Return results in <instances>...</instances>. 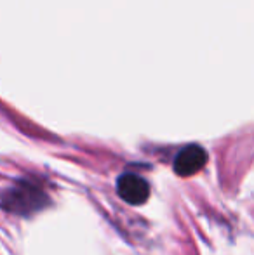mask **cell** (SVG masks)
Returning a JSON list of instances; mask_svg holds the SVG:
<instances>
[{
  "label": "cell",
  "instance_id": "cell-1",
  "mask_svg": "<svg viewBox=\"0 0 254 255\" xmlns=\"http://www.w3.org/2000/svg\"><path fill=\"white\" fill-rule=\"evenodd\" d=\"M47 205V191L33 179H17L0 193V208L17 217H31Z\"/></svg>",
  "mask_w": 254,
  "mask_h": 255
},
{
  "label": "cell",
  "instance_id": "cell-2",
  "mask_svg": "<svg viewBox=\"0 0 254 255\" xmlns=\"http://www.w3.org/2000/svg\"><path fill=\"white\" fill-rule=\"evenodd\" d=\"M117 195L122 202H126L132 207L146 203L150 198V184L145 177L134 172H124L117 179Z\"/></svg>",
  "mask_w": 254,
  "mask_h": 255
},
{
  "label": "cell",
  "instance_id": "cell-3",
  "mask_svg": "<svg viewBox=\"0 0 254 255\" xmlns=\"http://www.w3.org/2000/svg\"><path fill=\"white\" fill-rule=\"evenodd\" d=\"M209 161V154L200 144H188L180 149L173 161L174 174L180 177H192L199 174Z\"/></svg>",
  "mask_w": 254,
  "mask_h": 255
}]
</instances>
